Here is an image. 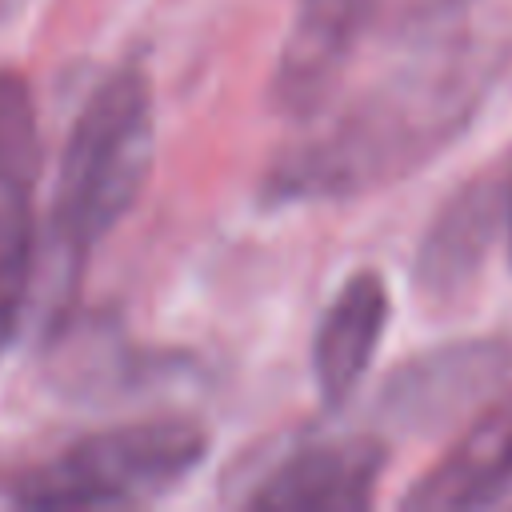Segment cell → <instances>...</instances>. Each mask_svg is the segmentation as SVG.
<instances>
[{
	"mask_svg": "<svg viewBox=\"0 0 512 512\" xmlns=\"http://www.w3.org/2000/svg\"><path fill=\"white\" fill-rule=\"evenodd\" d=\"M496 68L484 44H444L400 64L288 144L264 176V196L276 204L352 200L404 180L468 128Z\"/></svg>",
	"mask_w": 512,
	"mask_h": 512,
	"instance_id": "1",
	"label": "cell"
},
{
	"mask_svg": "<svg viewBox=\"0 0 512 512\" xmlns=\"http://www.w3.org/2000/svg\"><path fill=\"white\" fill-rule=\"evenodd\" d=\"M156 156V104L140 64H120L84 100L52 184L48 252L56 256L60 296L80 280L92 248L140 200Z\"/></svg>",
	"mask_w": 512,
	"mask_h": 512,
	"instance_id": "2",
	"label": "cell"
},
{
	"mask_svg": "<svg viewBox=\"0 0 512 512\" xmlns=\"http://www.w3.org/2000/svg\"><path fill=\"white\" fill-rule=\"evenodd\" d=\"M208 452V432L188 416H152L96 428L60 452L0 476V500L36 512L148 504L184 484Z\"/></svg>",
	"mask_w": 512,
	"mask_h": 512,
	"instance_id": "3",
	"label": "cell"
},
{
	"mask_svg": "<svg viewBox=\"0 0 512 512\" xmlns=\"http://www.w3.org/2000/svg\"><path fill=\"white\" fill-rule=\"evenodd\" d=\"M384 464L376 436H320L244 480L236 500L264 512H360L376 500Z\"/></svg>",
	"mask_w": 512,
	"mask_h": 512,
	"instance_id": "4",
	"label": "cell"
},
{
	"mask_svg": "<svg viewBox=\"0 0 512 512\" xmlns=\"http://www.w3.org/2000/svg\"><path fill=\"white\" fill-rule=\"evenodd\" d=\"M36 100L16 68H0V312L28 304L36 272V184H40Z\"/></svg>",
	"mask_w": 512,
	"mask_h": 512,
	"instance_id": "5",
	"label": "cell"
},
{
	"mask_svg": "<svg viewBox=\"0 0 512 512\" xmlns=\"http://www.w3.org/2000/svg\"><path fill=\"white\" fill-rule=\"evenodd\" d=\"M508 368L512 348L504 340H456L404 360L380 388L376 412L404 432H428L476 404Z\"/></svg>",
	"mask_w": 512,
	"mask_h": 512,
	"instance_id": "6",
	"label": "cell"
},
{
	"mask_svg": "<svg viewBox=\"0 0 512 512\" xmlns=\"http://www.w3.org/2000/svg\"><path fill=\"white\" fill-rule=\"evenodd\" d=\"M500 216H504V184L496 172L468 180L432 216L412 264V284L420 288L428 308H456L472 292L488 260V248L496 240Z\"/></svg>",
	"mask_w": 512,
	"mask_h": 512,
	"instance_id": "7",
	"label": "cell"
},
{
	"mask_svg": "<svg viewBox=\"0 0 512 512\" xmlns=\"http://www.w3.org/2000/svg\"><path fill=\"white\" fill-rule=\"evenodd\" d=\"M512 500V388L488 400L452 448L404 492V508L448 512Z\"/></svg>",
	"mask_w": 512,
	"mask_h": 512,
	"instance_id": "8",
	"label": "cell"
},
{
	"mask_svg": "<svg viewBox=\"0 0 512 512\" xmlns=\"http://www.w3.org/2000/svg\"><path fill=\"white\" fill-rule=\"evenodd\" d=\"M388 304V284L372 268L352 272L328 300L312 336V380L328 408L348 404L364 384L388 328Z\"/></svg>",
	"mask_w": 512,
	"mask_h": 512,
	"instance_id": "9",
	"label": "cell"
},
{
	"mask_svg": "<svg viewBox=\"0 0 512 512\" xmlns=\"http://www.w3.org/2000/svg\"><path fill=\"white\" fill-rule=\"evenodd\" d=\"M368 0H312L300 16L280 72H276V100L288 112H312L332 80L344 68V56L360 32Z\"/></svg>",
	"mask_w": 512,
	"mask_h": 512,
	"instance_id": "10",
	"label": "cell"
},
{
	"mask_svg": "<svg viewBox=\"0 0 512 512\" xmlns=\"http://www.w3.org/2000/svg\"><path fill=\"white\" fill-rule=\"evenodd\" d=\"M16 324H20L16 316H8V312H0V352H4V344L12 340V332H16Z\"/></svg>",
	"mask_w": 512,
	"mask_h": 512,
	"instance_id": "11",
	"label": "cell"
},
{
	"mask_svg": "<svg viewBox=\"0 0 512 512\" xmlns=\"http://www.w3.org/2000/svg\"><path fill=\"white\" fill-rule=\"evenodd\" d=\"M504 220H508V236H512V168H508V180H504Z\"/></svg>",
	"mask_w": 512,
	"mask_h": 512,
	"instance_id": "12",
	"label": "cell"
}]
</instances>
